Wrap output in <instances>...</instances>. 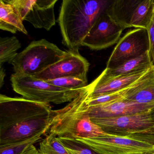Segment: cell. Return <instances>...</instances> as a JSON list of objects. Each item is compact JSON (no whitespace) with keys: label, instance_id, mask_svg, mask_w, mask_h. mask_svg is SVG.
I'll list each match as a JSON object with an SVG mask.
<instances>
[{"label":"cell","instance_id":"1","mask_svg":"<svg viewBox=\"0 0 154 154\" xmlns=\"http://www.w3.org/2000/svg\"><path fill=\"white\" fill-rule=\"evenodd\" d=\"M54 110L48 103L0 95V146L48 132Z\"/></svg>","mask_w":154,"mask_h":154},{"label":"cell","instance_id":"2","mask_svg":"<svg viewBox=\"0 0 154 154\" xmlns=\"http://www.w3.org/2000/svg\"><path fill=\"white\" fill-rule=\"evenodd\" d=\"M112 2L108 0H63L57 20L63 45L71 50L79 49L95 21Z\"/></svg>","mask_w":154,"mask_h":154},{"label":"cell","instance_id":"3","mask_svg":"<svg viewBox=\"0 0 154 154\" xmlns=\"http://www.w3.org/2000/svg\"><path fill=\"white\" fill-rule=\"evenodd\" d=\"M90 93L88 85L65 107L54 110L48 135L76 139L97 137L108 134L91 120L87 113L86 101Z\"/></svg>","mask_w":154,"mask_h":154},{"label":"cell","instance_id":"4","mask_svg":"<svg viewBox=\"0 0 154 154\" xmlns=\"http://www.w3.org/2000/svg\"><path fill=\"white\" fill-rule=\"evenodd\" d=\"M66 51L45 39L31 42L10 63L14 73L35 76L60 61Z\"/></svg>","mask_w":154,"mask_h":154},{"label":"cell","instance_id":"5","mask_svg":"<svg viewBox=\"0 0 154 154\" xmlns=\"http://www.w3.org/2000/svg\"><path fill=\"white\" fill-rule=\"evenodd\" d=\"M13 90L23 98L38 102L58 104L70 102L84 88L68 90L60 88L34 76L12 74L11 77Z\"/></svg>","mask_w":154,"mask_h":154},{"label":"cell","instance_id":"6","mask_svg":"<svg viewBox=\"0 0 154 154\" xmlns=\"http://www.w3.org/2000/svg\"><path fill=\"white\" fill-rule=\"evenodd\" d=\"M76 140L100 154H141L154 152V135L136 134L127 136L107 135Z\"/></svg>","mask_w":154,"mask_h":154},{"label":"cell","instance_id":"7","mask_svg":"<svg viewBox=\"0 0 154 154\" xmlns=\"http://www.w3.org/2000/svg\"><path fill=\"white\" fill-rule=\"evenodd\" d=\"M91 120L109 135H154V121L150 115V111L119 117L91 119Z\"/></svg>","mask_w":154,"mask_h":154},{"label":"cell","instance_id":"8","mask_svg":"<svg viewBox=\"0 0 154 154\" xmlns=\"http://www.w3.org/2000/svg\"><path fill=\"white\" fill-rule=\"evenodd\" d=\"M13 7L22 20L37 29L48 31L56 25L54 6L57 0H4Z\"/></svg>","mask_w":154,"mask_h":154},{"label":"cell","instance_id":"9","mask_svg":"<svg viewBox=\"0 0 154 154\" xmlns=\"http://www.w3.org/2000/svg\"><path fill=\"white\" fill-rule=\"evenodd\" d=\"M149 48L146 29H131L118 41L109 57L106 68H115L129 60L138 57L149 50Z\"/></svg>","mask_w":154,"mask_h":154},{"label":"cell","instance_id":"10","mask_svg":"<svg viewBox=\"0 0 154 154\" xmlns=\"http://www.w3.org/2000/svg\"><path fill=\"white\" fill-rule=\"evenodd\" d=\"M89 66L90 63L80 54L79 49H69L60 61L34 76L45 82L64 77L87 78Z\"/></svg>","mask_w":154,"mask_h":154},{"label":"cell","instance_id":"11","mask_svg":"<svg viewBox=\"0 0 154 154\" xmlns=\"http://www.w3.org/2000/svg\"><path fill=\"white\" fill-rule=\"evenodd\" d=\"M123 30L111 19L106 11L95 21L82 46L94 50L108 48L118 43Z\"/></svg>","mask_w":154,"mask_h":154},{"label":"cell","instance_id":"12","mask_svg":"<svg viewBox=\"0 0 154 154\" xmlns=\"http://www.w3.org/2000/svg\"><path fill=\"white\" fill-rule=\"evenodd\" d=\"M153 108L154 104L138 103L126 99L95 106H89L86 103V110L91 119L147 112Z\"/></svg>","mask_w":154,"mask_h":154},{"label":"cell","instance_id":"13","mask_svg":"<svg viewBox=\"0 0 154 154\" xmlns=\"http://www.w3.org/2000/svg\"><path fill=\"white\" fill-rule=\"evenodd\" d=\"M149 68L140 72L109 78L100 75L89 85L91 91L89 97L109 94L122 90L140 78Z\"/></svg>","mask_w":154,"mask_h":154},{"label":"cell","instance_id":"14","mask_svg":"<svg viewBox=\"0 0 154 154\" xmlns=\"http://www.w3.org/2000/svg\"><path fill=\"white\" fill-rule=\"evenodd\" d=\"M141 0H117L112 1L106 13L123 30L131 28L132 14Z\"/></svg>","mask_w":154,"mask_h":154},{"label":"cell","instance_id":"15","mask_svg":"<svg viewBox=\"0 0 154 154\" xmlns=\"http://www.w3.org/2000/svg\"><path fill=\"white\" fill-rule=\"evenodd\" d=\"M154 65L148 50L140 56L129 60L119 66L111 69L105 68L100 75L106 78L125 75L146 70Z\"/></svg>","mask_w":154,"mask_h":154},{"label":"cell","instance_id":"16","mask_svg":"<svg viewBox=\"0 0 154 154\" xmlns=\"http://www.w3.org/2000/svg\"><path fill=\"white\" fill-rule=\"evenodd\" d=\"M0 29L15 34L17 31L28 35L23 20L10 4L0 1Z\"/></svg>","mask_w":154,"mask_h":154},{"label":"cell","instance_id":"17","mask_svg":"<svg viewBox=\"0 0 154 154\" xmlns=\"http://www.w3.org/2000/svg\"><path fill=\"white\" fill-rule=\"evenodd\" d=\"M154 16V0H141L132 14L131 27L146 29Z\"/></svg>","mask_w":154,"mask_h":154},{"label":"cell","instance_id":"18","mask_svg":"<svg viewBox=\"0 0 154 154\" xmlns=\"http://www.w3.org/2000/svg\"><path fill=\"white\" fill-rule=\"evenodd\" d=\"M21 44L17 37L0 38V66L6 63H10L17 55V51L21 48Z\"/></svg>","mask_w":154,"mask_h":154},{"label":"cell","instance_id":"19","mask_svg":"<svg viewBox=\"0 0 154 154\" xmlns=\"http://www.w3.org/2000/svg\"><path fill=\"white\" fill-rule=\"evenodd\" d=\"M39 150L43 154H71L58 138L48 135L40 142Z\"/></svg>","mask_w":154,"mask_h":154},{"label":"cell","instance_id":"20","mask_svg":"<svg viewBox=\"0 0 154 154\" xmlns=\"http://www.w3.org/2000/svg\"><path fill=\"white\" fill-rule=\"evenodd\" d=\"M44 134L39 133L28 139L0 146V154H22L35 143L40 141Z\"/></svg>","mask_w":154,"mask_h":154},{"label":"cell","instance_id":"21","mask_svg":"<svg viewBox=\"0 0 154 154\" xmlns=\"http://www.w3.org/2000/svg\"><path fill=\"white\" fill-rule=\"evenodd\" d=\"M46 82L55 86L68 90L83 89L88 85L87 78L80 77H64Z\"/></svg>","mask_w":154,"mask_h":154},{"label":"cell","instance_id":"22","mask_svg":"<svg viewBox=\"0 0 154 154\" xmlns=\"http://www.w3.org/2000/svg\"><path fill=\"white\" fill-rule=\"evenodd\" d=\"M126 100L144 104H154V79Z\"/></svg>","mask_w":154,"mask_h":154},{"label":"cell","instance_id":"23","mask_svg":"<svg viewBox=\"0 0 154 154\" xmlns=\"http://www.w3.org/2000/svg\"><path fill=\"white\" fill-rule=\"evenodd\" d=\"M71 154H100L84 143L73 139L57 137Z\"/></svg>","mask_w":154,"mask_h":154},{"label":"cell","instance_id":"24","mask_svg":"<svg viewBox=\"0 0 154 154\" xmlns=\"http://www.w3.org/2000/svg\"><path fill=\"white\" fill-rule=\"evenodd\" d=\"M146 30L149 45V53L152 62L154 64V16Z\"/></svg>","mask_w":154,"mask_h":154},{"label":"cell","instance_id":"25","mask_svg":"<svg viewBox=\"0 0 154 154\" xmlns=\"http://www.w3.org/2000/svg\"><path fill=\"white\" fill-rule=\"evenodd\" d=\"M22 154H43L39 151V150H38L35 147L33 146H31L29 147L26 151H25L24 153Z\"/></svg>","mask_w":154,"mask_h":154},{"label":"cell","instance_id":"26","mask_svg":"<svg viewBox=\"0 0 154 154\" xmlns=\"http://www.w3.org/2000/svg\"><path fill=\"white\" fill-rule=\"evenodd\" d=\"M6 76V72L5 69L2 67V66L0 67V87H2L4 84V78Z\"/></svg>","mask_w":154,"mask_h":154},{"label":"cell","instance_id":"27","mask_svg":"<svg viewBox=\"0 0 154 154\" xmlns=\"http://www.w3.org/2000/svg\"><path fill=\"white\" fill-rule=\"evenodd\" d=\"M150 114L151 115V117H152V119L154 121V108H153V109L150 110Z\"/></svg>","mask_w":154,"mask_h":154},{"label":"cell","instance_id":"28","mask_svg":"<svg viewBox=\"0 0 154 154\" xmlns=\"http://www.w3.org/2000/svg\"><path fill=\"white\" fill-rule=\"evenodd\" d=\"M154 154V152H149V153H143V154Z\"/></svg>","mask_w":154,"mask_h":154}]
</instances>
